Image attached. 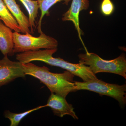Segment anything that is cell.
Masks as SVG:
<instances>
[{
    "instance_id": "6da1fadb",
    "label": "cell",
    "mask_w": 126,
    "mask_h": 126,
    "mask_svg": "<svg viewBox=\"0 0 126 126\" xmlns=\"http://www.w3.org/2000/svg\"><path fill=\"white\" fill-rule=\"evenodd\" d=\"M26 75L38 79L46 85L51 93L66 98L69 93L76 92L73 80L74 75L68 71L62 73H55L45 66L39 67L32 63H22Z\"/></svg>"
},
{
    "instance_id": "7a4b0ae2",
    "label": "cell",
    "mask_w": 126,
    "mask_h": 126,
    "mask_svg": "<svg viewBox=\"0 0 126 126\" xmlns=\"http://www.w3.org/2000/svg\"><path fill=\"white\" fill-rule=\"evenodd\" d=\"M55 49H45L36 51H29L18 54L16 55L17 60L23 63L33 61H40L52 66L59 67L65 69L75 76L81 78L83 82L98 79L90 68L79 63H72L60 58H54L53 55L57 52Z\"/></svg>"
},
{
    "instance_id": "3957f363",
    "label": "cell",
    "mask_w": 126,
    "mask_h": 126,
    "mask_svg": "<svg viewBox=\"0 0 126 126\" xmlns=\"http://www.w3.org/2000/svg\"><path fill=\"white\" fill-rule=\"evenodd\" d=\"M79 63L88 66L95 74L99 73H112L126 79V59L122 54L112 60L103 59L98 55L87 51L78 55Z\"/></svg>"
},
{
    "instance_id": "277c9868",
    "label": "cell",
    "mask_w": 126,
    "mask_h": 126,
    "mask_svg": "<svg viewBox=\"0 0 126 126\" xmlns=\"http://www.w3.org/2000/svg\"><path fill=\"white\" fill-rule=\"evenodd\" d=\"M14 53L36 51L41 49H55L58 48V41L53 37L46 35L42 32L38 37L30 33L22 34L17 32L13 33Z\"/></svg>"
},
{
    "instance_id": "5b68a950",
    "label": "cell",
    "mask_w": 126,
    "mask_h": 126,
    "mask_svg": "<svg viewBox=\"0 0 126 126\" xmlns=\"http://www.w3.org/2000/svg\"><path fill=\"white\" fill-rule=\"evenodd\" d=\"M76 91L86 90L94 92L101 95L111 97L118 102L122 108L126 104V85H119L105 82L98 79L86 82L74 81Z\"/></svg>"
},
{
    "instance_id": "8992f818",
    "label": "cell",
    "mask_w": 126,
    "mask_h": 126,
    "mask_svg": "<svg viewBox=\"0 0 126 126\" xmlns=\"http://www.w3.org/2000/svg\"><path fill=\"white\" fill-rule=\"evenodd\" d=\"M22 63L10 60L7 55L0 60V87L17 78L25 77Z\"/></svg>"
},
{
    "instance_id": "52a82bcc",
    "label": "cell",
    "mask_w": 126,
    "mask_h": 126,
    "mask_svg": "<svg viewBox=\"0 0 126 126\" xmlns=\"http://www.w3.org/2000/svg\"><path fill=\"white\" fill-rule=\"evenodd\" d=\"M45 105L46 107H50L54 115L57 116L63 117L65 115H68L74 119H78L72 104L68 103L65 98L58 94L51 93Z\"/></svg>"
},
{
    "instance_id": "ba28073f",
    "label": "cell",
    "mask_w": 126,
    "mask_h": 126,
    "mask_svg": "<svg viewBox=\"0 0 126 126\" xmlns=\"http://www.w3.org/2000/svg\"><path fill=\"white\" fill-rule=\"evenodd\" d=\"M89 6L88 0H72V4L69 9L62 16L63 21H72L77 30L79 39L85 48L81 37L82 31L79 27V15L80 12L87 10Z\"/></svg>"
},
{
    "instance_id": "9c48e42d",
    "label": "cell",
    "mask_w": 126,
    "mask_h": 126,
    "mask_svg": "<svg viewBox=\"0 0 126 126\" xmlns=\"http://www.w3.org/2000/svg\"><path fill=\"white\" fill-rule=\"evenodd\" d=\"M12 16L16 19L24 34L32 33L29 18L21 11L15 0H3Z\"/></svg>"
},
{
    "instance_id": "30bf717a",
    "label": "cell",
    "mask_w": 126,
    "mask_h": 126,
    "mask_svg": "<svg viewBox=\"0 0 126 126\" xmlns=\"http://www.w3.org/2000/svg\"><path fill=\"white\" fill-rule=\"evenodd\" d=\"M14 43L11 29L0 20V51L4 56H11L14 52Z\"/></svg>"
},
{
    "instance_id": "8fae6325",
    "label": "cell",
    "mask_w": 126,
    "mask_h": 126,
    "mask_svg": "<svg viewBox=\"0 0 126 126\" xmlns=\"http://www.w3.org/2000/svg\"><path fill=\"white\" fill-rule=\"evenodd\" d=\"M0 18L4 24L11 30L19 33L21 32L18 22L9 11L3 0H0Z\"/></svg>"
},
{
    "instance_id": "7c38bea8",
    "label": "cell",
    "mask_w": 126,
    "mask_h": 126,
    "mask_svg": "<svg viewBox=\"0 0 126 126\" xmlns=\"http://www.w3.org/2000/svg\"><path fill=\"white\" fill-rule=\"evenodd\" d=\"M71 0H36L38 4L39 9H40L41 12L37 27L38 32L40 34L43 32L41 30L42 20L45 15H49V10L50 8L56 3L61 1H63L64 4L68 5Z\"/></svg>"
},
{
    "instance_id": "4fadbf2b",
    "label": "cell",
    "mask_w": 126,
    "mask_h": 126,
    "mask_svg": "<svg viewBox=\"0 0 126 126\" xmlns=\"http://www.w3.org/2000/svg\"><path fill=\"white\" fill-rule=\"evenodd\" d=\"M24 5L29 14V20L32 34L33 33L35 27V21L38 16L39 6L37 1L32 0H19Z\"/></svg>"
},
{
    "instance_id": "5bb4252c",
    "label": "cell",
    "mask_w": 126,
    "mask_h": 126,
    "mask_svg": "<svg viewBox=\"0 0 126 126\" xmlns=\"http://www.w3.org/2000/svg\"><path fill=\"white\" fill-rule=\"evenodd\" d=\"M46 107V105L39 106L31 110L21 113H14L11 112L9 110H6L4 113L5 117L8 118L10 121V126H17L19 125L21 121L27 115L31 113L39 110L40 109Z\"/></svg>"
},
{
    "instance_id": "9a60e30c",
    "label": "cell",
    "mask_w": 126,
    "mask_h": 126,
    "mask_svg": "<svg viewBox=\"0 0 126 126\" xmlns=\"http://www.w3.org/2000/svg\"><path fill=\"white\" fill-rule=\"evenodd\" d=\"M100 9L102 14L104 15L108 16L113 13L115 6L111 0H103Z\"/></svg>"
},
{
    "instance_id": "2e32d148",
    "label": "cell",
    "mask_w": 126,
    "mask_h": 126,
    "mask_svg": "<svg viewBox=\"0 0 126 126\" xmlns=\"http://www.w3.org/2000/svg\"><path fill=\"white\" fill-rule=\"evenodd\" d=\"M0 20H1V19L0 18Z\"/></svg>"
}]
</instances>
